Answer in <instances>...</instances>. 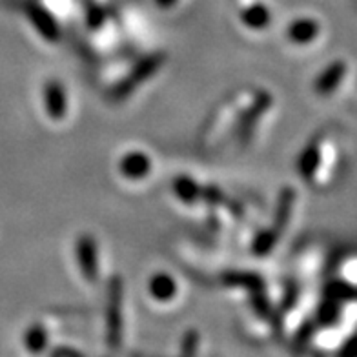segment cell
Segmentation results:
<instances>
[{
  "label": "cell",
  "instance_id": "8992f818",
  "mask_svg": "<svg viewBox=\"0 0 357 357\" xmlns=\"http://www.w3.org/2000/svg\"><path fill=\"white\" fill-rule=\"evenodd\" d=\"M119 169L130 181H139L151 172V160L142 151H130L121 159Z\"/></svg>",
  "mask_w": 357,
  "mask_h": 357
},
{
  "label": "cell",
  "instance_id": "7a4b0ae2",
  "mask_svg": "<svg viewBox=\"0 0 357 357\" xmlns=\"http://www.w3.org/2000/svg\"><path fill=\"white\" fill-rule=\"evenodd\" d=\"M123 281L119 275L109 279L106 294V343L117 350L123 343Z\"/></svg>",
  "mask_w": 357,
  "mask_h": 357
},
{
  "label": "cell",
  "instance_id": "ac0fdd59",
  "mask_svg": "<svg viewBox=\"0 0 357 357\" xmlns=\"http://www.w3.org/2000/svg\"><path fill=\"white\" fill-rule=\"evenodd\" d=\"M157 4L160 6V8H169V6H174L175 4V0H157Z\"/></svg>",
  "mask_w": 357,
  "mask_h": 357
},
{
  "label": "cell",
  "instance_id": "30bf717a",
  "mask_svg": "<svg viewBox=\"0 0 357 357\" xmlns=\"http://www.w3.org/2000/svg\"><path fill=\"white\" fill-rule=\"evenodd\" d=\"M221 281H222V284H226V287L245 288V290H248V291L264 290V281L259 278L257 273H250V272L225 273Z\"/></svg>",
  "mask_w": 357,
  "mask_h": 357
},
{
  "label": "cell",
  "instance_id": "6da1fadb",
  "mask_svg": "<svg viewBox=\"0 0 357 357\" xmlns=\"http://www.w3.org/2000/svg\"><path fill=\"white\" fill-rule=\"evenodd\" d=\"M165 61H166V55L160 52L144 56V59H142V61L139 62V64H137V66L133 68V70L130 71V73H128V75L124 77L119 84L113 86V89L109 91V99L115 100V102L128 99V97H130V95H132L139 86L144 84L146 80L150 79L151 75H155L157 71L162 68Z\"/></svg>",
  "mask_w": 357,
  "mask_h": 357
},
{
  "label": "cell",
  "instance_id": "9a60e30c",
  "mask_svg": "<svg viewBox=\"0 0 357 357\" xmlns=\"http://www.w3.org/2000/svg\"><path fill=\"white\" fill-rule=\"evenodd\" d=\"M47 344V332L44 330V326L40 324H35L28 330L26 334V347L29 348V352H43Z\"/></svg>",
  "mask_w": 357,
  "mask_h": 357
},
{
  "label": "cell",
  "instance_id": "5b68a950",
  "mask_svg": "<svg viewBox=\"0 0 357 357\" xmlns=\"http://www.w3.org/2000/svg\"><path fill=\"white\" fill-rule=\"evenodd\" d=\"M44 106L47 117L53 121H62L66 117V91L59 80H47L44 86Z\"/></svg>",
  "mask_w": 357,
  "mask_h": 357
},
{
  "label": "cell",
  "instance_id": "7c38bea8",
  "mask_svg": "<svg viewBox=\"0 0 357 357\" xmlns=\"http://www.w3.org/2000/svg\"><path fill=\"white\" fill-rule=\"evenodd\" d=\"M243 24L252 29H264L270 24V11L263 4L250 6L248 10L241 13Z\"/></svg>",
  "mask_w": 357,
  "mask_h": 357
},
{
  "label": "cell",
  "instance_id": "52a82bcc",
  "mask_svg": "<svg viewBox=\"0 0 357 357\" xmlns=\"http://www.w3.org/2000/svg\"><path fill=\"white\" fill-rule=\"evenodd\" d=\"M28 15L31 24H33V28L43 35V38H46L47 43H56L61 38V29L56 26L55 19L44 8H40V6H29Z\"/></svg>",
  "mask_w": 357,
  "mask_h": 357
},
{
  "label": "cell",
  "instance_id": "e0dca14e",
  "mask_svg": "<svg viewBox=\"0 0 357 357\" xmlns=\"http://www.w3.org/2000/svg\"><path fill=\"white\" fill-rule=\"evenodd\" d=\"M197 343H199V334L195 330H188L183 335V344H181V352L183 354H195L197 352Z\"/></svg>",
  "mask_w": 357,
  "mask_h": 357
},
{
  "label": "cell",
  "instance_id": "2e32d148",
  "mask_svg": "<svg viewBox=\"0 0 357 357\" xmlns=\"http://www.w3.org/2000/svg\"><path fill=\"white\" fill-rule=\"evenodd\" d=\"M317 159H319V151L315 146H310L308 150L303 153V157L299 159V174L305 175L306 178H310L314 174L315 165H317Z\"/></svg>",
  "mask_w": 357,
  "mask_h": 357
},
{
  "label": "cell",
  "instance_id": "8fae6325",
  "mask_svg": "<svg viewBox=\"0 0 357 357\" xmlns=\"http://www.w3.org/2000/svg\"><path fill=\"white\" fill-rule=\"evenodd\" d=\"M174 192L186 204H193L201 199V184H197L188 175H178L174 181Z\"/></svg>",
  "mask_w": 357,
  "mask_h": 357
},
{
  "label": "cell",
  "instance_id": "4fadbf2b",
  "mask_svg": "<svg viewBox=\"0 0 357 357\" xmlns=\"http://www.w3.org/2000/svg\"><path fill=\"white\" fill-rule=\"evenodd\" d=\"M315 33H317V24H314L312 20H296L288 28V37L297 44L310 43Z\"/></svg>",
  "mask_w": 357,
  "mask_h": 357
},
{
  "label": "cell",
  "instance_id": "9c48e42d",
  "mask_svg": "<svg viewBox=\"0 0 357 357\" xmlns=\"http://www.w3.org/2000/svg\"><path fill=\"white\" fill-rule=\"evenodd\" d=\"M294 201H296V193L291 188H284L279 193L278 201V210H275V217H273V230L281 234L284 228H287L288 221H290L291 215V206H294Z\"/></svg>",
  "mask_w": 357,
  "mask_h": 357
},
{
  "label": "cell",
  "instance_id": "5bb4252c",
  "mask_svg": "<svg viewBox=\"0 0 357 357\" xmlns=\"http://www.w3.org/2000/svg\"><path fill=\"white\" fill-rule=\"evenodd\" d=\"M278 237L279 234L273 228H268V230L261 231V234L255 237L254 241V246H252V250H254L255 255H266L270 254L273 250V246H275V243H278Z\"/></svg>",
  "mask_w": 357,
  "mask_h": 357
},
{
  "label": "cell",
  "instance_id": "ba28073f",
  "mask_svg": "<svg viewBox=\"0 0 357 357\" xmlns=\"http://www.w3.org/2000/svg\"><path fill=\"white\" fill-rule=\"evenodd\" d=\"M148 290H150V296L160 303L172 301L177 294V282L172 275L168 273H157L150 279V284H148Z\"/></svg>",
  "mask_w": 357,
  "mask_h": 357
},
{
  "label": "cell",
  "instance_id": "277c9868",
  "mask_svg": "<svg viewBox=\"0 0 357 357\" xmlns=\"http://www.w3.org/2000/svg\"><path fill=\"white\" fill-rule=\"evenodd\" d=\"M75 257L82 278L88 282H95L99 279V248L97 241L91 235H79L75 245Z\"/></svg>",
  "mask_w": 357,
  "mask_h": 357
},
{
  "label": "cell",
  "instance_id": "3957f363",
  "mask_svg": "<svg viewBox=\"0 0 357 357\" xmlns=\"http://www.w3.org/2000/svg\"><path fill=\"white\" fill-rule=\"evenodd\" d=\"M272 95L268 91H259L257 97L254 99V102L250 104L246 112L241 115L239 124L235 126V135H237V141L245 146L248 144L250 139L254 137L255 128H257L259 121L263 119L264 113L268 112V108L272 106Z\"/></svg>",
  "mask_w": 357,
  "mask_h": 357
}]
</instances>
